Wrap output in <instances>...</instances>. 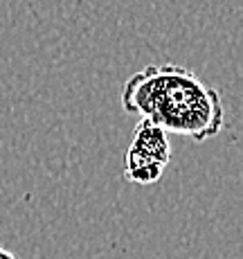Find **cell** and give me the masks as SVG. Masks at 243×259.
I'll use <instances>...</instances> for the list:
<instances>
[{
  "mask_svg": "<svg viewBox=\"0 0 243 259\" xmlns=\"http://www.w3.org/2000/svg\"><path fill=\"white\" fill-rule=\"evenodd\" d=\"M0 259H16V257H14L12 252H9V250H5V248L0 246Z\"/></svg>",
  "mask_w": 243,
  "mask_h": 259,
  "instance_id": "cell-3",
  "label": "cell"
},
{
  "mask_svg": "<svg viewBox=\"0 0 243 259\" xmlns=\"http://www.w3.org/2000/svg\"><path fill=\"white\" fill-rule=\"evenodd\" d=\"M122 108L149 119L165 133L187 136L196 142L216 138L225 124L219 91L176 63H151L131 74L122 91Z\"/></svg>",
  "mask_w": 243,
  "mask_h": 259,
  "instance_id": "cell-1",
  "label": "cell"
},
{
  "mask_svg": "<svg viewBox=\"0 0 243 259\" xmlns=\"http://www.w3.org/2000/svg\"><path fill=\"white\" fill-rule=\"evenodd\" d=\"M171 160V144L162 128L149 119H140L133 128V140L128 144L124 176L135 185H153L162 178L165 167Z\"/></svg>",
  "mask_w": 243,
  "mask_h": 259,
  "instance_id": "cell-2",
  "label": "cell"
}]
</instances>
